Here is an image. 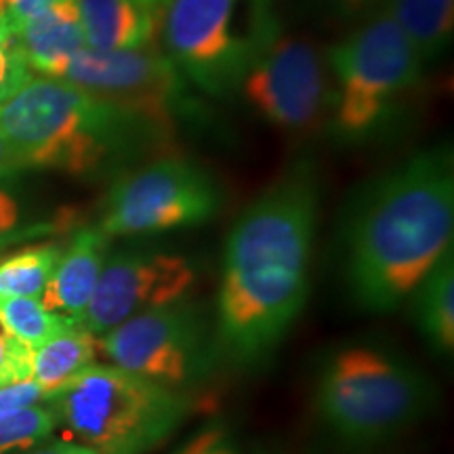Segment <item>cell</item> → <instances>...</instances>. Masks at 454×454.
I'll return each mask as SVG.
<instances>
[{
    "label": "cell",
    "mask_w": 454,
    "mask_h": 454,
    "mask_svg": "<svg viewBox=\"0 0 454 454\" xmlns=\"http://www.w3.org/2000/svg\"><path fill=\"white\" fill-rule=\"evenodd\" d=\"M221 187L187 158H158L122 175L104 198L99 230L110 238L150 236L208 223L221 211Z\"/></svg>",
    "instance_id": "9c48e42d"
},
{
    "label": "cell",
    "mask_w": 454,
    "mask_h": 454,
    "mask_svg": "<svg viewBox=\"0 0 454 454\" xmlns=\"http://www.w3.org/2000/svg\"><path fill=\"white\" fill-rule=\"evenodd\" d=\"M64 81L124 114L154 139L175 135L184 118L196 116L190 82L154 43L121 51L82 49Z\"/></svg>",
    "instance_id": "ba28073f"
},
{
    "label": "cell",
    "mask_w": 454,
    "mask_h": 454,
    "mask_svg": "<svg viewBox=\"0 0 454 454\" xmlns=\"http://www.w3.org/2000/svg\"><path fill=\"white\" fill-rule=\"evenodd\" d=\"M383 11L406 34L425 66L450 47L454 0H387Z\"/></svg>",
    "instance_id": "e0dca14e"
},
{
    "label": "cell",
    "mask_w": 454,
    "mask_h": 454,
    "mask_svg": "<svg viewBox=\"0 0 454 454\" xmlns=\"http://www.w3.org/2000/svg\"><path fill=\"white\" fill-rule=\"evenodd\" d=\"M30 454H99L95 450H90L89 446L76 444V442H53V444L38 448Z\"/></svg>",
    "instance_id": "f1b7e54d"
},
{
    "label": "cell",
    "mask_w": 454,
    "mask_h": 454,
    "mask_svg": "<svg viewBox=\"0 0 454 454\" xmlns=\"http://www.w3.org/2000/svg\"><path fill=\"white\" fill-rule=\"evenodd\" d=\"M454 158L427 147L368 181L340 234V270L360 309L404 305L435 261L452 248Z\"/></svg>",
    "instance_id": "7a4b0ae2"
},
{
    "label": "cell",
    "mask_w": 454,
    "mask_h": 454,
    "mask_svg": "<svg viewBox=\"0 0 454 454\" xmlns=\"http://www.w3.org/2000/svg\"><path fill=\"white\" fill-rule=\"evenodd\" d=\"M57 427L51 406H30L0 419V454L24 452L43 444Z\"/></svg>",
    "instance_id": "44dd1931"
},
{
    "label": "cell",
    "mask_w": 454,
    "mask_h": 454,
    "mask_svg": "<svg viewBox=\"0 0 454 454\" xmlns=\"http://www.w3.org/2000/svg\"><path fill=\"white\" fill-rule=\"evenodd\" d=\"M21 168V162L17 160L13 147L9 145V141L0 135V181L9 179L11 175L17 173Z\"/></svg>",
    "instance_id": "83f0119b"
},
{
    "label": "cell",
    "mask_w": 454,
    "mask_h": 454,
    "mask_svg": "<svg viewBox=\"0 0 454 454\" xmlns=\"http://www.w3.org/2000/svg\"><path fill=\"white\" fill-rule=\"evenodd\" d=\"M339 3L343 4L345 9H351V11H360V9L372 7V4H377L379 0H339Z\"/></svg>",
    "instance_id": "1f68e13d"
},
{
    "label": "cell",
    "mask_w": 454,
    "mask_h": 454,
    "mask_svg": "<svg viewBox=\"0 0 454 454\" xmlns=\"http://www.w3.org/2000/svg\"><path fill=\"white\" fill-rule=\"evenodd\" d=\"M164 55L190 87L230 98L280 34L274 0H173L158 24Z\"/></svg>",
    "instance_id": "8992f818"
},
{
    "label": "cell",
    "mask_w": 454,
    "mask_h": 454,
    "mask_svg": "<svg viewBox=\"0 0 454 454\" xmlns=\"http://www.w3.org/2000/svg\"><path fill=\"white\" fill-rule=\"evenodd\" d=\"M238 93L284 133H311L331 121L333 82L326 57L293 34H278Z\"/></svg>",
    "instance_id": "8fae6325"
},
{
    "label": "cell",
    "mask_w": 454,
    "mask_h": 454,
    "mask_svg": "<svg viewBox=\"0 0 454 454\" xmlns=\"http://www.w3.org/2000/svg\"><path fill=\"white\" fill-rule=\"evenodd\" d=\"M194 282V265L177 253L124 248L107 254L81 326L101 337L141 311L187 297Z\"/></svg>",
    "instance_id": "7c38bea8"
},
{
    "label": "cell",
    "mask_w": 454,
    "mask_h": 454,
    "mask_svg": "<svg viewBox=\"0 0 454 454\" xmlns=\"http://www.w3.org/2000/svg\"><path fill=\"white\" fill-rule=\"evenodd\" d=\"M34 349L21 343L0 317V387L32 379Z\"/></svg>",
    "instance_id": "7402d4cb"
},
{
    "label": "cell",
    "mask_w": 454,
    "mask_h": 454,
    "mask_svg": "<svg viewBox=\"0 0 454 454\" xmlns=\"http://www.w3.org/2000/svg\"><path fill=\"white\" fill-rule=\"evenodd\" d=\"M99 339L84 326H72L34 349L32 379L41 385L47 400L90 366L98 357Z\"/></svg>",
    "instance_id": "ac0fdd59"
},
{
    "label": "cell",
    "mask_w": 454,
    "mask_h": 454,
    "mask_svg": "<svg viewBox=\"0 0 454 454\" xmlns=\"http://www.w3.org/2000/svg\"><path fill=\"white\" fill-rule=\"evenodd\" d=\"M135 3H137L147 15H152L158 24H160V17L164 15V11H167V7L173 3V0H135Z\"/></svg>",
    "instance_id": "f546056e"
},
{
    "label": "cell",
    "mask_w": 454,
    "mask_h": 454,
    "mask_svg": "<svg viewBox=\"0 0 454 454\" xmlns=\"http://www.w3.org/2000/svg\"><path fill=\"white\" fill-rule=\"evenodd\" d=\"M414 320L425 340L440 356L454 351V254L452 248L435 261L427 276L411 294Z\"/></svg>",
    "instance_id": "2e32d148"
},
{
    "label": "cell",
    "mask_w": 454,
    "mask_h": 454,
    "mask_svg": "<svg viewBox=\"0 0 454 454\" xmlns=\"http://www.w3.org/2000/svg\"><path fill=\"white\" fill-rule=\"evenodd\" d=\"M20 221H21L20 202H17V198L11 194L7 187L0 185V248L21 236Z\"/></svg>",
    "instance_id": "d4e9b609"
},
{
    "label": "cell",
    "mask_w": 454,
    "mask_h": 454,
    "mask_svg": "<svg viewBox=\"0 0 454 454\" xmlns=\"http://www.w3.org/2000/svg\"><path fill=\"white\" fill-rule=\"evenodd\" d=\"M64 247L36 244L21 248L0 263V301L3 299H41L53 276Z\"/></svg>",
    "instance_id": "d6986e66"
},
{
    "label": "cell",
    "mask_w": 454,
    "mask_h": 454,
    "mask_svg": "<svg viewBox=\"0 0 454 454\" xmlns=\"http://www.w3.org/2000/svg\"><path fill=\"white\" fill-rule=\"evenodd\" d=\"M32 78L11 30H0V104Z\"/></svg>",
    "instance_id": "603a6c76"
},
{
    "label": "cell",
    "mask_w": 454,
    "mask_h": 454,
    "mask_svg": "<svg viewBox=\"0 0 454 454\" xmlns=\"http://www.w3.org/2000/svg\"><path fill=\"white\" fill-rule=\"evenodd\" d=\"M0 26H3V24H0Z\"/></svg>",
    "instance_id": "836d02e7"
},
{
    "label": "cell",
    "mask_w": 454,
    "mask_h": 454,
    "mask_svg": "<svg viewBox=\"0 0 454 454\" xmlns=\"http://www.w3.org/2000/svg\"><path fill=\"white\" fill-rule=\"evenodd\" d=\"M4 13H7V0H0V24H3Z\"/></svg>",
    "instance_id": "d6a6232c"
},
{
    "label": "cell",
    "mask_w": 454,
    "mask_h": 454,
    "mask_svg": "<svg viewBox=\"0 0 454 454\" xmlns=\"http://www.w3.org/2000/svg\"><path fill=\"white\" fill-rule=\"evenodd\" d=\"M0 317L9 331L32 349H38L67 328L78 326L70 317L44 309L41 299L27 297L0 301Z\"/></svg>",
    "instance_id": "ffe728a7"
},
{
    "label": "cell",
    "mask_w": 454,
    "mask_h": 454,
    "mask_svg": "<svg viewBox=\"0 0 454 454\" xmlns=\"http://www.w3.org/2000/svg\"><path fill=\"white\" fill-rule=\"evenodd\" d=\"M41 400H47V395L34 379L4 385V387H0V419L26 411Z\"/></svg>",
    "instance_id": "cb8c5ba5"
},
{
    "label": "cell",
    "mask_w": 454,
    "mask_h": 454,
    "mask_svg": "<svg viewBox=\"0 0 454 454\" xmlns=\"http://www.w3.org/2000/svg\"><path fill=\"white\" fill-rule=\"evenodd\" d=\"M11 32L30 72L44 78H64L70 61L87 49L76 0H59Z\"/></svg>",
    "instance_id": "5bb4252c"
},
{
    "label": "cell",
    "mask_w": 454,
    "mask_h": 454,
    "mask_svg": "<svg viewBox=\"0 0 454 454\" xmlns=\"http://www.w3.org/2000/svg\"><path fill=\"white\" fill-rule=\"evenodd\" d=\"M204 454H240V452H238V448L231 444V442H227L223 438V440H219L215 446L208 448V450Z\"/></svg>",
    "instance_id": "4dcf8cb0"
},
{
    "label": "cell",
    "mask_w": 454,
    "mask_h": 454,
    "mask_svg": "<svg viewBox=\"0 0 454 454\" xmlns=\"http://www.w3.org/2000/svg\"><path fill=\"white\" fill-rule=\"evenodd\" d=\"M57 425L99 454H150L190 412L185 391L114 364H90L49 397Z\"/></svg>",
    "instance_id": "5b68a950"
},
{
    "label": "cell",
    "mask_w": 454,
    "mask_h": 454,
    "mask_svg": "<svg viewBox=\"0 0 454 454\" xmlns=\"http://www.w3.org/2000/svg\"><path fill=\"white\" fill-rule=\"evenodd\" d=\"M325 57L333 82L331 124L345 144L377 133L397 101L419 87L427 67L383 9L333 44Z\"/></svg>",
    "instance_id": "52a82bcc"
},
{
    "label": "cell",
    "mask_w": 454,
    "mask_h": 454,
    "mask_svg": "<svg viewBox=\"0 0 454 454\" xmlns=\"http://www.w3.org/2000/svg\"><path fill=\"white\" fill-rule=\"evenodd\" d=\"M87 49L121 51L154 43L158 21L135 0H76Z\"/></svg>",
    "instance_id": "9a60e30c"
},
{
    "label": "cell",
    "mask_w": 454,
    "mask_h": 454,
    "mask_svg": "<svg viewBox=\"0 0 454 454\" xmlns=\"http://www.w3.org/2000/svg\"><path fill=\"white\" fill-rule=\"evenodd\" d=\"M55 3H59V0H7V13H4L3 24L9 30H13V27L24 24L30 17L53 7Z\"/></svg>",
    "instance_id": "484cf974"
},
{
    "label": "cell",
    "mask_w": 454,
    "mask_h": 454,
    "mask_svg": "<svg viewBox=\"0 0 454 454\" xmlns=\"http://www.w3.org/2000/svg\"><path fill=\"white\" fill-rule=\"evenodd\" d=\"M0 135L21 168L90 175L154 139L112 106L64 78H30L0 104Z\"/></svg>",
    "instance_id": "277c9868"
},
{
    "label": "cell",
    "mask_w": 454,
    "mask_h": 454,
    "mask_svg": "<svg viewBox=\"0 0 454 454\" xmlns=\"http://www.w3.org/2000/svg\"><path fill=\"white\" fill-rule=\"evenodd\" d=\"M107 254L110 238L98 225L76 231L61 253L53 276L44 288L41 297L43 308L81 325Z\"/></svg>",
    "instance_id": "4fadbf2b"
},
{
    "label": "cell",
    "mask_w": 454,
    "mask_h": 454,
    "mask_svg": "<svg viewBox=\"0 0 454 454\" xmlns=\"http://www.w3.org/2000/svg\"><path fill=\"white\" fill-rule=\"evenodd\" d=\"M99 349L114 366L179 391L202 381L219 357L213 322L187 297L129 317L101 334Z\"/></svg>",
    "instance_id": "30bf717a"
},
{
    "label": "cell",
    "mask_w": 454,
    "mask_h": 454,
    "mask_svg": "<svg viewBox=\"0 0 454 454\" xmlns=\"http://www.w3.org/2000/svg\"><path fill=\"white\" fill-rule=\"evenodd\" d=\"M434 402L427 374L381 345H339L322 357L316 372L314 414L345 450L387 444L421 421Z\"/></svg>",
    "instance_id": "3957f363"
},
{
    "label": "cell",
    "mask_w": 454,
    "mask_h": 454,
    "mask_svg": "<svg viewBox=\"0 0 454 454\" xmlns=\"http://www.w3.org/2000/svg\"><path fill=\"white\" fill-rule=\"evenodd\" d=\"M320 187L297 164L244 208L227 236L215 309L217 354L257 366L282 343L309 293Z\"/></svg>",
    "instance_id": "6da1fadb"
},
{
    "label": "cell",
    "mask_w": 454,
    "mask_h": 454,
    "mask_svg": "<svg viewBox=\"0 0 454 454\" xmlns=\"http://www.w3.org/2000/svg\"><path fill=\"white\" fill-rule=\"evenodd\" d=\"M225 438V431L221 427H207L194 434V438L181 444L173 454H204L208 448L217 444L219 440Z\"/></svg>",
    "instance_id": "4316f807"
}]
</instances>
